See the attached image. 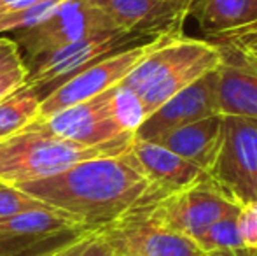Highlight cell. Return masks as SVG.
Returning a JSON list of instances; mask_svg holds the SVG:
<instances>
[{
  "label": "cell",
  "instance_id": "obj_1",
  "mask_svg": "<svg viewBox=\"0 0 257 256\" xmlns=\"http://www.w3.org/2000/svg\"><path fill=\"white\" fill-rule=\"evenodd\" d=\"M14 188L58 209L91 233L168 195L140 172L130 149Z\"/></svg>",
  "mask_w": 257,
  "mask_h": 256
},
{
  "label": "cell",
  "instance_id": "obj_2",
  "mask_svg": "<svg viewBox=\"0 0 257 256\" xmlns=\"http://www.w3.org/2000/svg\"><path fill=\"white\" fill-rule=\"evenodd\" d=\"M133 139L135 135H124L98 146H86L54 135L34 121L27 128L0 140V183L18 186L60 174L81 161L119 156L130 149Z\"/></svg>",
  "mask_w": 257,
  "mask_h": 256
},
{
  "label": "cell",
  "instance_id": "obj_3",
  "mask_svg": "<svg viewBox=\"0 0 257 256\" xmlns=\"http://www.w3.org/2000/svg\"><path fill=\"white\" fill-rule=\"evenodd\" d=\"M170 34H177V32H170ZM166 35L168 34H161L151 41L142 42V44H135L121 49V51H115L82 68L81 72L72 75L68 81L54 88L41 100L37 120H46L67 107L89 100L114 86H119L137 65L161 44Z\"/></svg>",
  "mask_w": 257,
  "mask_h": 256
},
{
  "label": "cell",
  "instance_id": "obj_4",
  "mask_svg": "<svg viewBox=\"0 0 257 256\" xmlns=\"http://www.w3.org/2000/svg\"><path fill=\"white\" fill-rule=\"evenodd\" d=\"M240 205L231 200L210 178L177 190L158 202L142 207L156 223L196 240L215 221L238 212Z\"/></svg>",
  "mask_w": 257,
  "mask_h": 256
},
{
  "label": "cell",
  "instance_id": "obj_5",
  "mask_svg": "<svg viewBox=\"0 0 257 256\" xmlns=\"http://www.w3.org/2000/svg\"><path fill=\"white\" fill-rule=\"evenodd\" d=\"M103 32H121L91 0H67L46 21L13 32V42L34 62L53 51Z\"/></svg>",
  "mask_w": 257,
  "mask_h": 256
},
{
  "label": "cell",
  "instance_id": "obj_6",
  "mask_svg": "<svg viewBox=\"0 0 257 256\" xmlns=\"http://www.w3.org/2000/svg\"><path fill=\"white\" fill-rule=\"evenodd\" d=\"M222 142L208 178L238 205L254 200L257 181V120L222 116Z\"/></svg>",
  "mask_w": 257,
  "mask_h": 256
},
{
  "label": "cell",
  "instance_id": "obj_7",
  "mask_svg": "<svg viewBox=\"0 0 257 256\" xmlns=\"http://www.w3.org/2000/svg\"><path fill=\"white\" fill-rule=\"evenodd\" d=\"M151 39L154 37L126 34V32H103V34H96L82 39V41L72 42V44L63 46V48L53 51L51 55L34 62V68L28 70L27 84L41 97L44 88L51 86L49 92H53L54 88L68 81L72 75L81 72L88 65L98 62L103 56L126 49L130 46L142 44ZM41 99H44V97H41Z\"/></svg>",
  "mask_w": 257,
  "mask_h": 256
},
{
  "label": "cell",
  "instance_id": "obj_8",
  "mask_svg": "<svg viewBox=\"0 0 257 256\" xmlns=\"http://www.w3.org/2000/svg\"><path fill=\"white\" fill-rule=\"evenodd\" d=\"M115 256H203L196 240L156 223L142 209L95 232Z\"/></svg>",
  "mask_w": 257,
  "mask_h": 256
},
{
  "label": "cell",
  "instance_id": "obj_9",
  "mask_svg": "<svg viewBox=\"0 0 257 256\" xmlns=\"http://www.w3.org/2000/svg\"><path fill=\"white\" fill-rule=\"evenodd\" d=\"M219 113L217 100V68L206 72L191 86L180 90L158 107L135 132L140 140H154L163 133L186 127Z\"/></svg>",
  "mask_w": 257,
  "mask_h": 256
},
{
  "label": "cell",
  "instance_id": "obj_10",
  "mask_svg": "<svg viewBox=\"0 0 257 256\" xmlns=\"http://www.w3.org/2000/svg\"><path fill=\"white\" fill-rule=\"evenodd\" d=\"M114 88L89 100L67 107L46 120L35 121L48 128L49 132H53L54 135L75 140V142L86 144V146H98V144L121 139L124 135H133V133L122 132L112 116L110 97Z\"/></svg>",
  "mask_w": 257,
  "mask_h": 256
},
{
  "label": "cell",
  "instance_id": "obj_11",
  "mask_svg": "<svg viewBox=\"0 0 257 256\" xmlns=\"http://www.w3.org/2000/svg\"><path fill=\"white\" fill-rule=\"evenodd\" d=\"M126 34L156 37L177 32L187 16L180 0H91Z\"/></svg>",
  "mask_w": 257,
  "mask_h": 256
},
{
  "label": "cell",
  "instance_id": "obj_12",
  "mask_svg": "<svg viewBox=\"0 0 257 256\" xmlns=\"http://www.w3.org/2000/svg\"><path fill=\"white\" fill-rule=\"evenodd\" d=\"M217 46L220 48V63L217 67L219 113L222 116L257 120V68L233 46Z\"/></svg>",
  "mask_w": 257,
  "mask_h": 256
},
{
  "label": "cell",
  "instance_id": "obj_13",
  "mask_svg": "<svg viewBox=\"0 0 257 256\" xmlns=\"http://www.w3.org/2000/svg\"><path fill=\"white\" fill-rule=\"evenodd\" d=\"M130 154L140 172L166 193L182 190L208 178V174L196 165L149 140H140L135 137L130 146Z\"/></svg>",
  "mask_w": 257,
  "mask_h": 256
},
{
  "label": "cell",
  "instance_id": "obj_14",
  "mask_svg": "<svg viewBox=\"0 0 257 256\" xmlns=\"http://www.w3.org/2000/svg\"><path fill=\"white\" fill-rule=\"evenodd\" d=\"M222 114H213L186 127L170 130L149 142L166 147L210 174L222 142Z\"/></svg>",
  "mask_w": 257,
  "mask_h": 256
},
{
  "label": "cell",
  "instance_id": "obj_15",
  "mask_svg": "<svg viewBox=\"0 0 257 256\" xmlns=\"http://www.w3.org/2000/svg\"><path fill=\"white\" fill-rule=\"evenodd\" d=\"M220 63V48L217 44H213L212 49H208L198 58L191 60V62L180 65L179 68H175L173 72H170L166 77H163L158 84H154L153 88H149L147 92H144L140 95L144 106L147 111V118L158 109L161 104H165L168 99H172L175 93H179L180 90L191 86L194 81L205 75L206 72L217 68Z\"/></svg>",
  "mask_w": 257,
  "mask_h": 256
},
{
  "label": "cell",
  "instance_id": "obj_16",
  "mask_svg": "<svg viewBox=\"0 0 257 256\" xmlns=\"http://www.w3.org/2000/svg\"><path fill=\"white\" fill-rule=\"evenodd\" d=\"M257 0H194L189 14L210 37L229 34L247 23Z\"/></svg>",
  "mask_w": 257,
  "mask_h": 256
},
{
  "label": "cell",
  "instance_id": "obj_17",
  "mask_svg": "<svg viewBox=\"0 0 257 256\" xmlns=\"http://www.w3.org/2000/svg\"><path fill=\"white\" fill-rule=\"evenodd\" d=\"M41 100L27 82L0 100V140L34 123L39 118Z\"/></svg>",
  "mask_w": 257,
  "mask_h": 256
},
{
  "label": "cell",
  "instance_id": "obj_18",
  "mask_svg": "<svg viewBox=\"0 0 257 256\" xmlns=\"http://www.w3.org/2000/svg\"><path fill=\"white\" fill-rule=\"evenodd\" d=\"M77 223L60 211H27L0 218V233L11 235H51L61 230L77 228Z\"/></svg>",
  "mask_w": 257,
  "mask_h": 256
},
{
  "label": "cell",
  "instance_id": "obj_19",
  "mask_svg": "<svg viewBox=\"0 0 257 256\" xmlns=\"http://www.w3.org/2000/svg\"><path fill=\"white\" fill-rule=\"evenodd\" d=\"M67 0H21L7 13L0 14V34H13L32 28L53 16Z\"/></svg>",
  "mask_w": 257,
  "mask_h": 256
},
{
  "label": "cell",
  "instance_id": "obj_20",
  "mask_svg": "<svg viewBox=\"0 0 257 256\" xmlns=\"http://www.w3.org/2000/svg\"><path fill=\"white\" fill-rule=\"evenodd\" d=\"M110 111L115 123L124 133H133L147 120V111L139 93L119 84L112 90Z\"/></svg>",
  "mask_w": 257,
  "mask_h": 256
},
{
  "label": "cell",
  "instance_id": "obj_21",
  "mask_svg": "<svg viewBox=\"0 0 257 256\" xmlns=\"http://www.w3.org/2000/svg\"><path fill=\"white\" fill-rule=\"evenodd\" d=\"M238 214V212H236ZM236 214L222 218L210 225L208 228L196 239V244L203 253H213V251L226 249H240L243 247L236 225Z\"/></svg>",
  "mask_w": 257,
  "mask_h": 256
},
{
  "label": "cell",
  "instance_id": "obj_22",
  "mask_svg": "<svg viewBox=\"0 0 257 256\" xmlns=\"http://www.w3.org/2000/svg\"><path fill=\"white\" fill-rule=\"evenodd\" d=\"M91 232H88L82 226L77 228H68L61 230V232L51 233V235L39 237L37 240L30 244V246L23 247V249L13 251V253L0 254V256H56L61 251H65L67 247L74 246L75 242L82 240L84 237H88Z\"/></svg>",
  "mask_w": 257,
  "mask_h": 256
},
{
  "label": "cell",
  "instance_id": "obj_23",
  "mask_svg": "<svg viewBox=\"0 0 257 256\" xmlns=\"http://www.w3.org/2000/svg\"><path fill=\"white\" fill-rule=\"evenodd\" d=\"M27 211H58V209L23 193L14 186H0V218Z\"/></svg>",
  "mask_w": 257,
  "mask_h": 256
},
{
  "label": "cell",
  "instance_id": "obj_24",
  "mask_svg": "<svg viewBox=\"0 0 257 256\" xmlns=\"http://www.w3.org/2000/svg\"><path fill=\"white\" fill-rule=\"evenodd\" d=\"M236 225L245 249L257 251V200H248L240 205Z\"/></svg>",
  "mask_w": 257,
  "mask_h": 256
},
{
  "label": "cell",
  "instance_id": "obj_25",
  "mask_svg": "<svg viewBox=\"0 0 257 256\" xmlns=\"http://www.w3.org/2000/svg\"><path fill=\"white\" fill-rule=\"evenodd\" d=\"M58 256H115L110 251V247L95 233H89L82 240L75 242L74 246L67 247Z\"/></svg>",
  "mask_w": 257,
  "mask_h": 256
},
{
  "label": "cell",
  "instance_id": "obj_26",
  "mask_svg": "<svg viewBox=\"0 0 257 256\" xmlns=\"http://www.w3.org/2000/svg\"><path fill=\"white\" fill-rule=\"evenodd\" d=\"M206 41L213 42V44H227L233 48L240 49L243 53H257V28L248 32H241V34L226 35V37H217V39H206Z\"/></svg>",
  "mask_w": 257,
  "mask_h": 256
},
{
  "label": "cell",
  "instance_id": "obj_27",
  "mask_svg": "<svg viewBox=\"0 0 257 256\" xmlns=\"http://www.w3.org/2000/svg\"><path fill=\"white\" fill-rule=\"evenodd\" d=\"M27 67L21 60L20 49L11 39L0 37V74H6L14 68Z\"/></svg>",
  "mask_w": 257,
  "mask_h": 256
},
{
  "label": "cell",
  "instance_id": "obj_28",
  "mask_svg": "<svg viewBox=\"0 0 257 256\" xmlns=\"http://www.w3.org/2000/svg\"><path fill=\"white\" fill-rule=\"evenodd\" d=\"M27 75L28 67L14 68V70L6 72V74H0V100L6 99L7 95H11L20 86H23L27 82Z\"/></svg>",
  "mask_w": 257,
  "mask_h": 256
},
{
  "label": "cell",
  "instance_id": "obj_29",
  "mask_svg": "<svg viewBox=\"0 0 257 256\" xmlns=\"http://www.w3.org/2000/svg\"><path fill=\"white\" fill-rule=\"evenodd\" d=\"M44 237V235H41ZM39 237L32 235H11V233H0V254L13 253V251L23 249V247L30 246L34 240H37Z\"/></svg>",
  "mask_w": 257,
  "mask_h": 256
},
{
  "label": "cell",
  "instance_id": "obj_30",
  "mask_svg": "<svg viewBox=\"0 0 257 256\" xmlns=\"http://www.w3.org/2000/svg\"><path fill=\"white\" fill-rule=\"evenodd\" d=\"M257 28V4L254 7V11H252V14L248 16L247 23L241 25L240 28H236V30L229 32V34H222V35H217V37H226V35H234V34H241V32H248V30H254ZM217 37H210V39H217Z\"/></svg>",
  "mask_w": 257,
  "mask_h": 256
},
{
  "label": "cell",
  "instance_id": "obj_31",
  "mask_svg": "<svg viewBox=\"0 0 257 256\" xmlns=\"http://www.w3.org/2000/svg\"><path fill=\"white\" fill-rule=\"evenodd\" d=\"M203 256H257V251L254 249H226V251H213V253H205Z\"/></svg>",
  "mask_w": 257,
  "mask_h": 256
},
{
  "label": "cell",
  "instance_id": "obj_32",
  "mask_svg": "<svg viewBox=\"0 0 257 256\" xmlns=\"http://www.w3.org/2000/svg\"><path fill=\"white\" fill-rule=\"evenodd\" d=\"M20 2L21 0H0V14L11 11L16 4H20Z\"/></svg>",
  "mask_w": 257,
  "mask_h": 256
},
{
  "label": "cell",
  "instance_id": "obj_33",
  "mask_svg": "<svg viewBox=\"0 0 257 256\" xmlns=\"http://www.w3.org/2000/svg\"><path fill=\"white\" fill-rule=\"evenodd\" d=\"M238 51H240V49H238ZM241 53H243V51H241ZM243 56L247 58L248 63H252L257 68V53H243Z\"/></svg>",
  "mask_w": 257,
  "mask_h": 256
},
{
  "label": "cell",
  "instance_id": "obj_34",
  "mask_svg": "<svg viewBox=\"0 0 257 256\" xmlns=\"http://www.w3.org/2000/svg\"><path fill=\"white\" fill-rule=\"evenodd\" d=\"M254 200H257V181H255V188H254Z\"/></svg>",
  "mask_w": 257,
  "mask_h": 256
},
{
  "label": "cell",
  "instance_id": "obj_35",
  "mask_svg": "<svg viewBox=\"0 0 257 256\" xmlns=\"http://www.w3.org/2000/svg\"><path fill=\"white\" fill-rule=\"evenodd\" d=\"M193 2H194V0H189V4H187V16H189V6H191Z\"/></svg>",
  "mask_w": 257,
  "mask_h": 256
},
{
  "label": "cell",
  "instance_id": "obj_36",
  "mask_svg": "<svg viewBox=\"0 0 257 256\" xmlns=\"http://www.w3.org/2000/svg\"><path fill=\"white\" fill-rule=\"evenodd\" d=\"M0 186H2V183H0Z\"/></svg>",
  "mask_w": 257,
  "mask_h": 256
},
{
  "label": "cell",
  "instance_id": "obj_37",
  "mask_svg": "<svg viewBox=\"0 0 257 256\" xmlns=\"http://www.w3.org/2000/svg\"><path fill=\"white\" fill-rule=\"evenodd\" d=\"M56 256H58V254H56Z\"/></svg>",
  "mask_w": 257,
  "mask_h": 256
}]
</instances>
